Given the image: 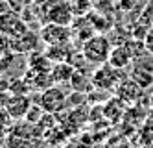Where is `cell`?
<instances>
[{
	"label": "cell",
	"mask_w": 153,
	"mask_h": 148,
	"mask_svg": "<svg viewBox=\"0 0 153 148\" xmlns=\"http://www.w3.org/2000/svg\"><path fill=\"white\" fill-rule=\"evenodd\" d=\"M46 58L52 63H59V61H72L74 52L70 43H59V44H46Z\"/></svg>",
	"instance_id": "cell-11"
},
{
	"label": "cell",
	"mask_w": 153,
	"mask_h": 148,
	"mask_svg": "<svg viewBox=\"0 0 153 148\" xmlns=\"http://www.w3.org/2000/svg\"><path fill=\"white\" fill-rule=\"evenodd\" d=\"M126 106H127L126 102L114 95V98H111L109 102H105V106H103V115H105V119H109L111 122H118L120 119L124 117V113H126Z\"/></svg>",
	"instance_id": "cell-13"
},
{
	"label": "cell",
	"mask_w": 153,
	"mask_h": 148,
	"mask_svg": "<svg viewBox=\"0 0 153 148\" xmlns=\"http://www.w3.org/2000/svg\"><path fill=\"white\" fill-rule=\"evenodd\" d=\"M144 47H146V52H149L153 56V26L146 32V35H144Z\"/></svg>",
	"instance_id": "cell-17"
},
{
	"label": "cell",
	"mask_w": 153,
	"mask_h": 148,
	"mask_svg": "<svg viewBox=\"0 0 153 148\" xmlns=\"http://www.w3.org/2000/svg\"><path fill=\"white\" fill-rule=\"evenodd\" d=\"M11 52V41H9V35L0 32V56H6Z\"/></svg>",
	"instance_id": "cell-16"
},
{
	"label": "cell",
	"mask_w": 153,
	"mask_h": 148,
	"mask_svg": "<svg viewBox=\"0 0 153 148\" xmlns=\"http://www.w3.org/2000/svg\"><path fill=\"white\" fill-rule=\"evenodd\" d=\"M35 2H37V0H35Z\"/></svg>",
	"instance_id": "cell-19"
},
{
	"label": "cell",
	"mask_w": 153,
	"mask_h": 148,
	"mask_svg": "<svg viewBox=\"0 0 153 148\" xmlns=\"http://www.w3.org/2000/svg\"><path fill=\"white\" fill-rule=\"evenodd\" d=\"M131 78H133L142 89H148L153 83V74L149 71H146L144 67H135L133 72H131Z\"/></svg>",
	"instance_id": "cell-14"
},
{
	"label": "cell",
	"mask_w": 153,
	"mask_h": 148,
	"mask_svg": "<svg viewBox=\"0 0 153 148\" xmlns=\"http://www.w3.org/2000/svg\"><path fill=\"white\" fill-rule=\"evenodd\" d=\"M120 71L122 69H116L111 63H102L91 76V85L98 91H114L116 85L124 80L120 76Z\"/></svg>",
	"instance_id": "cell-2"
},
{
	"label": "cell",
	"mask_w": 153,
	"mask_h": 148,
	"mask_svg": "<svg viewBox=\"0 0 153 148\" xmlns=\"http://www.w3.org/2000/svg\"><path fill=\"white\" fill-rule=\"evenodd\" d=\"M68 4L76 17H87V13L92 8V0H68Z\"/></svg>",
	"instance_id": "cell-15"
},
{
	"label": "cell",
	"mask_w": 153,
	"mask_h": 148,
	"mask_svg": "<svg viewBox=\"0 0 153 148\" xmlns=\"http://www.w3.org/2000/svg\"><path fill=\"white\" fill-rule=\"evenodd\" d=\"M9 41H11V52L13 54H28V52H33L37 48L41 35L28 28L26 32L20 33V35L9 37Z\"/></svg>",
	"instance_id": "cell-7"
},
{
	"label": "cell",
	"mask_w": 153,
	"mask_h": 148,
	"mask_svg": "<svg viewBox=\"0 0 153 148\" xmlns=\"http://www.w3.org/2000/svg\"><path fill=\"white\" fill-rule=\"evenodd\" d=\"M31 107V102L26 95H11L6 104V109L9 111V115H11L15 120H22L26 119L28 111Z\"/></svg>",
	"instance_id": "cell-9"
},
{
	"label": "cell",
	"mask_w": 153,
	"mask_h": 148,
	"mask_svg": "<svg viewBox=\"0 0 153 148\" xmlns=\"http://www.w3.org/2000/svg\"><path fill=\"white\" fill-rule=\"evenodd\" d=\"M135 59L133 52L129 50L127 44H118V47H113L111 48V54H109V59L107 63H111L113 67H116V69H126V67Z\"/></svg>",
	"instance_id": "cell-10"
},
{
	"label": "cell",
	"mask_w": 153,
	"mask_h": 148,
	"mask_svg": "<svg viewBox=\"0 0 153 148\" xmlns=\"http://www.w3.org/2000/svg\"><path fill=\"white\" fill-rule=\"evenodd\" d=\"M42 15L46 17V22H57V24H67V26L72 24V20L76 17L70 4H68V0H59L57 4H53Z\"/></svg>",
	"instance_id": "cell-6"
},
{
	"label": "cell",
	"mask_w": 153,
	"mask_h": 148,
	"mask_svg": "<svg viewBox=\"0 0 153 148\" xmlns=\"http://www.w3.org/2000/svg\"><path fill=\"white\" fill-rule=\"evenodd\" d=\"M76 72V67L72 65V61H59V63H53L52 65V80L53 83H68L72 82V76Z\"/></svg>",
	"instance_id": "cell-12"
},
{
	"label": "cell",
	"mask_w": 153,
	"mask_h": 148,
	"mask_svg": "<svg viewBox=\"0 0 153 148\" xmlns=\"http://www.w3.org/2000/svg\"><path fill=\"white\" fill-rule=\"evenodd\" d=\"M114 95L122 98L126 104H137L142 96V87L135 82L133 78H124L114 89Z\"/></svg>",
	"instance_id": "cell-8"
},
{
	"label": "cell",
	"mask_w": 153,
	"mask_h": 148,
	"mask_svg": "<svg viewBox=\"0 0 153 148\" xmlns=\"http://www.w3.org/2000/svg\"><path fill=\"white\" fill-rule=\"evenodd\" d=\"M39 35L45 44H59V43H70L74 33H72V28L67 24L45 22L39 30Z\"/></svg>",
	"instance_id": "cell-3"
},
{
	"label": "cell",
	"mask_w": 153,
	"mask_h": 148,
	"mask_svg": "<svg viewBox=\"0 0 153 148\" xmlns=\"http://www.w3.org/2000/svg\"><path fill=\"white\" fill-rule=\"evenodd\" d=\"M28 30V24L26 20L22 19V15L19 11H7V13L0 15V32L6 33L9 37H15V35H20L22 32Z\"/></svg>",
	"instance_id": "cell-5"
},
{
	"label": "cell",
	"mask_w": 153,
	"mask_h": 148,
	"mask_svg": "<svg viewBox=\"0 0 153 148\" xmlns=\"http://www.w3.org/2000/svg\"><path fill=\"white\" fill-rule=\"evenodd\" d=\"M65 104H67V95L65 91L59 87V83H53L50 87H46L41 95V100H39V106L42 107L45 113H50V115H56L59 113Z\"/></svg>",
	"instance_id": "cell-4"
},
{
	"label": "cell",
	"mask_w": 153,
	"mask_h": 148,
	"mask_svg": "<svg viewBox=\"0 0 153 148\" xmlns=\"http://www.w3.org/2000/svg\"><path fill=\"white\" fill-rule=\"evenodd\" d=\"M111 43L105 35L94 33L92 37H89L83 44H81V56L85 58V61L94 63V65H102L107 63L109 54H111Z\"/></svg>",
	"instance_id": "cell-1"
},
{
	"label": "cell",
	"mask_w": 153,
	"mask_h": 148,
	"mask_svg": "<svg viewBox=\"0 0 153 148\" xmlns=\"http://www.w3.org/2000/svg\"><path fill=\"white\" fill-rule=\"evenodd\" d=\"M13 6H11V0H0V15L7 13V11H11Z\"/></svg>",
	"instance_id": "cell-18"
}]
</instances>
